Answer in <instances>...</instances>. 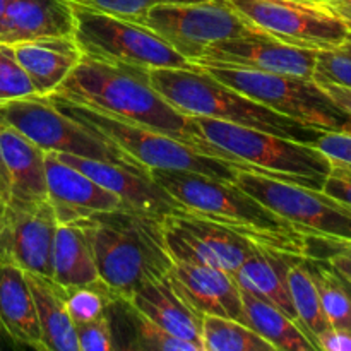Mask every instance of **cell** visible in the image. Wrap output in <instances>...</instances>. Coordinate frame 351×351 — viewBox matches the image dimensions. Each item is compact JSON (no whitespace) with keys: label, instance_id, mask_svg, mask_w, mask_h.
<instances>
[{"label":"cell","instance_id":"9c48e42d","mask_svg":"<svg viewBox=\"0 0 351 351\" xmlns=\"http://www.w3.org/2000/svg\"><path fill=\"white\" fill-rule=\"evenodd\" d=\"M235 184L305 235L351 240V206L326 192L245 170Z\"/></svg>","mask_w":351,"mask_h":351},{"label":"cell","instance_id":"cb8c5ba5","mask_svg":"<svg viewBox=\"0 0 351 351\" xmlns=\"http://www.w3.org/2000/svg\"><path fill=\"white\" fill-rule=\"evenodd\" d=\"M0 329L17 345L45 351L26 273L7 257H0Z\"/></svg>","mask_w":351,"mask_h":351},{"label":"cell","instance_id":"4316f807","mask_svg":"<svg viewBox=\"0 0 351 351\" xmlns=\"http://www.w3.org/2000/svg\"><path fill=\"white\" fill-rule=\"evenodd\" d=\"M51 280L62 288L99 283L91 240L79 223L57 226L51 259Z\"/></svg>","mask_w":351,"mask_h":351},{"label":"cell","instance_id":"f35d334b","mask_svg":"<svg viewBox=\"0 0 351 351\" xmlns=\"http://www.w3.org/2000/svg\"><path fill=\"white\" fill-rule=\"evenodd\" d=\"M332 252H346L351 256V240H331L307 235V256L305 257L324 261Z\"/></svg>","mask_w":351,"mask_h":351},{"label":"cell","instance_id":"5b68a950","mask_svg":"<svg viewBox=\"0 0 351 351\" xmlns=\"http://www.w3.org/2000/svg\"><path fill=\"white\" fill-rule=\"evenodd\" d=\"M146 74L153 88L187 117L223 120L307 144L324 132L254 101L195 64L184 69H149Z\"/></svg>","mask_w":351,"mask_h":351},{"label":"cell","instance_id":"d4e9b609","mask_svg":"<svg viewBox=\"0 0 351 351\" xmlns=\"http://www.w3.org/2000/svg\"><path fill=\"white\" fill-rule=\"evenodd\" d=\"M112 332H120L113 339V350L143 351H197L194 345L175 338L161 329L156 322L141 314L129 300L115 298L106 307Z\"/></svg>","mask_w":351,"mask_h":351},{"label":"cell","instance_id":"836d02e7","mask_svg":"<svg viewBox=\"0 0 351 351\" xmlns=\"http://www.w3.org/2000/svg\"><path fill=\"white\" fill-rule=\"evenodd\" d=\"M71 2L110 14V16L119 17V19L143 24L146 14L154 5L173 2H201V0H71Z\"/></svg>","mask_w":351,"mask_h":351},{"label":"cell","instance_id":"603a6c76","mask_svg":"<svg viewBox=\"0 0 351 351\" xmlns=\"http://www.w3.org/2000/svg\"><path fill=\"white\" fill-rule=\"evenodd\" d=\"M17 62L29 75L38 96H50L79 64L82 51L71 36H47L12 45Z\"/></svg>","mask_w":351,"mask_h":351},{"label":"cell","instance_id":"52a82bcc","mask_svg":"<svg viewBox=\"0 0 351 351\" xmlns=\"http://www.w3.org/2000/svg\"><path fill=\"white\" fill-rule=\"evenodd\" d=\"M223 84L249 96L254 101L314 127L317 130L351 132V115L339 108L324 89L308 79L267 74L249 69L215 64H195Z\"/></svg>","mask_w":351,"mask_h":351},{"label":"cell","instance_id":"ffe728a7","mask_svg":"<svg viewBox=\"0 0 351 351\" xmlns=\"http://www.w3.org/2000/svg\"><path fill=\"white\" fill-rule=\"evenodd\" d=\"M130 304L156 322L161 329L175 338L194 345L197 351L202 350V322L204 314L192 305V302L182 293L173 283L170 273L163 278L143 285L132 297Z\"/></svg>","mask_w":351,"mask_h":351},{"label":"cell","instance_id":"2e32d148","mask_svg":"<svg viewBox=\"0 0 351 351\" xmlns=\"http://www.w3.org/2000/svg\"><path fill=\"white\" fill-rule=\"evenodd\" d=\"M58 158L91 177L101 187L119 195L122 204L127 208L137 209L160 219L187 213V209L173 195L168 194L160 184L154 182L146 168L89 160V158L72 156V154H58Z\"/></svg>","mask_w":351,"mask_h":351},{"label":"cell","instance_id":"3957f363","mask_svg":"<svg viewBox=\"0 0 351 351\" xmlns=\"http://www.w3.org/2000/svg\"><path fill=\"white\" fill-rule=\"evenodd\" d=\"M51 95L160 130L192 146V119L173 108L153 88L143 69L82 55L79 64Z\"/></svg>","mask_w":351,"mask_h":351},{"label":"cell","instance_id":"44dd1931","mask_svg":"<svg viewBox=\"0 0 351 351\" xmlns=\"http://www.w3.org/2000/svg\"><path fill=\"white\" fill-rule=\"evenodd\" d=\"M71 0H9L0 26V45L12 47L47 36L74 34Z\"/></svg>","mask_w":351,"mask_h":351},{"label":"cell","instance_id":"5bb4252c","mask_svg":"<svg viewBox=\"0 0 351 351\" xmlns=\"http://www.w3.org/2000/svg\"><path fill=\"white\" fill-rule=\"evenodd\" d=\"M163 225L165 242L171 257H191L232 276L257 245L226 226L189 213L168 216Z\"/></svg>","mask_w":351,"mask_h":351},{"label":"cell","instance_id":"7bdbcfd3","mask_svg":"<svg viewBox=\"0 0 351 351\" xmlns=\"http://www.w3.org/2000/svg\"><path fill=\"white\" fill-rule=\"evenodd\" d=\"M343 21L351 27V0H345V2H332L328 3Z\"/></svg>","mask_w":351,"mask_h":351},{"label":"cell","instance_id":"277c9868","mask_svg":"<svg viewBox=\"0 0 351 351\" xmlns=\"http://www.w3.org/2000/svg\"><path fill=\"white\" fill-rule=\"evenodd\" d=\"M192 146L239 170L322 191L331 160L315 146L223 120L191 117Z\"/></svg>","mask_w":351,"mask_h":351},{"label":"cell","instance_id":"f546056e","mask_svg":"<svg viewBox=\"0 0 351 351\" xmlns=\"http://www.w3.org/2000/svg\"><path fill=\"white\" fill-rule=\"evenodd\" d=\"M202 350L204 351H276L271 343L252 328L235 319L204 315L202 322Z\"/></svg>","mask_w":351,"mask_h":351},{"label":"cell","instance_id":"1f68e13d","mask_svg":"<svg viewBox=\"0 0 351 351\" xmlns=\"http://www.w3.org/2000/svg\"><path fill=\"white\" fill-rule=\"evenodd\" d=\"M64 298L69 315L75 326L105 314L110 302L115 300L117 297L99 281L89 287L64 288Z\"/></svg>","mask_w":351,"mask_h":351},{"label":"cell","instance_id":"e0dca14e","mask_svg":"<svg viewBox=\"0 0 351 351\" xmlns=\"http://www.w3.org/2000/svg\"><path fill=\"white\" fill-rule=\"evenodd\" d=\"M45 173L47 197L58 225L77 223L123 206L119 195L65 163L57 153H45Z\"/></svg>","mask_w":351,"mask_h":351},{"label":"cell","instance_id":"74e56055","mask_svg":"<svg viewBox=\"0 0 351 351\" xmlns=\"http://www.w3.org/2000/svg\"><path fill=\"white\" fill-rule=\"evenodd\" d=\"M322 192L351 206V167L331 160V171L322 184Z\"/></svg>","mask_w":351,"mask_h":351},{"label":"cell","instance_id":"d6a6232c","mask_svg":"<svg viewBox=\"0 0 351 351\" xmlns=\"http://www.w3.org/2000/svg\"><path fill=\"white\" fill-rule=\"evenodd\" d=\"M38 96L29 75L17 62L12 48L0 45V105Z\"/></svg>","mask_w":351,"mask_h":351},{"label":"cell","instance_id":"c3c4849f","mask_svg":"<svg viewBox=\"0 0 351 351\" xmlns=\"http://www.w3.org/2000/svg\"><path fill=\"white\" fill-rule=\"evenodd\" d=\"M324 3H332V2H345V0H321Z\"/></svg>","mask_w":351,"mask_h":351},{"label":"cell","instance_id":"60d3db41","mask_svg":"<svg viewBox=\"0 0 351 351\" xmlns=\"http://www.w3.org/2000/svg\"><path fill=\"white\" fill-rule=\"evenodd\" d=\"M326 91V95L339 106V108L345 110L346 113L351 115V89L341 88V86L336 84H319Z\"/></svg>","mask_w":351,"mask_h":351},{"label":"cell","instance_id":"7a4b0ae2","mask_svg":"<svg viewBox=\"0 0 351 351\" xmlns=\"http://www.w3.org/2000/svg\"><path fill=\"white\" fill-rule=\"evenodd\" d=\"M149 173L189 215L226 226L257 245L307 256V235L235 182L182 170H149Z\"/></svg>","mask_w":351,"mask_h":351},{"label":"cell","instance_id":"7c38bea8","mask_svg":"<svg viewBox=\"0 0 351 351\" xmlns=\"http://www.w3.org/2000/svg\"><path fill=\"white\" fill-rule=\"evenodd\" d=\"M252 26L285 43L312 50L339 48L351 27L328 3L302 0H226Z\"/></svg>","mask_w":351,"mask_h":351},{"label":"cell","instance_id":"d590c367","mask_svg":"<svg viewBox=\"0 0 351 351\" xmlns=\"http://www.w3.org/2000/svg\"><path fill=\"white\" fill-rule=\"evenodd\" d=\"M79 351H112L113 332L108 314H101L93 321L75 324Z\"/></svg>","mask_w":351,"mask_h":351},{"label":"cell","instance_id":"ee69618b","mask_svg":"<svg viewBox=\"0 0 351 351\" xmlns=\"http://www.w3.org/2000/svg\"><path fill=\"white\" fill-rule=\"evenodd\" d=\"M7 204H9V187H7L5 175H3L2 165H0V206L5 209Z\"/></svg>","mask_w":351,"mask_h":351},{"label":"cell","instance_id":"6da1fadb","mask_svg":"<svg viewBox=\"0 0 351 351\" xmlns=\"http://www.w3.org/2000/svg\"><path fill=\"white\" fill-rule=\"evenodd\" d=\"M88 233L99 281L129 300L143 285L170 273L163 219L120 206L77 221Z\"/></svg>","mask_w":351,"mask_h":351},{"label":"cell","instance_id":"8fae6325","mask_svg":"<svg viewBox=\"0 0 351 351\" xmlns=\"http://www.w3.org/2000/svg\"><path fill=\"white\" fill-rule=\"evenodd\" d=\"M143 24L191 64L218 41L261 31L226 0L160 3L149 9Z\"/></svg>","mask_w":351,"mask_h":351},{"label":"cell","instance_id":"b9f144b4","mask_svg":"<svg viewBox=\"0 0 351 351\" xmlns=\"http://www.w3.org/2000/svg\"><path fill=\"white\" fill-rule=\"evenodd\" d=\"M326 263L336 271L341 278L348 280L351 283V256L346 252H332L331 256L326 257Z\"/></svg>","mask_w":351,"mask_h":351},{"label":"cell","instance_id":"484cf974","mask_svg":"<svg viewBox=\"0 0 351 351\" xmlns=\"http://www.w3.org/2000/svg\"><path fill=\"white\" fill-rule=\"evenodd\" d=\"M45 351H79L75 326L65 307L64 288L51 278L26 273Z\"/></svg>","mask_w":351,"mask_h":351},{"label":"cell","instance_id":"7dc6e473","mask_svg":"<svg viewBox=\"0 0 351 351\" xmlns=\"http://www.w3.org/2000/svg\"><path fill=\"white\" fill-rule=\"evenodd\" d=\"M339 278H341V276H339ZM341 281H343V285H345L346 290H348V293H350V297H351V283H350L348 280H345V278H341Z\"/></svg>","mask_w":351,"mask_h":351},{"label":"cell","instance_id":"7402d4cb","mask_svg":"<svg viewBox=\"0 0 351 351\" xmlns=\"http://www.w3.org/2000/svg\"><path fill=\"white\" fill-rule=\"evenodd\" d=\"M298 259L302 257L295 254L256 245L254 252L233 273V280L240 290L269 302L298 324L288 291V269Z\"/></svg>","mask_w":351,"mask_h":351},{"label":"cell","instance_id":"ac0fdd59","mask_svg":"<svg viewBox=\"0 0 351 351\" xmlns=\"http://www.w3.org/2000/svg\"><path fill=\"white\" fill-rule=\"evenodd\" d=\"M170 278L204 315L235 319L247 326L242 290L232 274L191 257H171Z\"/></svg>","mask_w":351,"mask_h":351},{"label":"cell","instance_id":"8d00e7d4","mask_svg":"<svg viewBox=\"0 0 351 351\" xmlns=\"http://www.w3.org/2000/svg\"><path fill=\"white\" fill-rule=\"evenodd\" d=\"M324 156L332 161L351 167V132H338V130H324L312 143Z\"/></svg>","mask_w":351,"mask_h":351},{"label":"cell","instance_id":"e575fe53","mask_svg":"<svg viewBox=\"0 0 351 351\" xmlns=\"http://www.w3.org/2000/svg\"><path fill=\"white\" fill-rule=\"evenodd\" d=\"M312 81L315 84H336L351 89V57L339 48L319 50Z\"/></svg>","mask_w":351,"mask_h":351},{"label":"cell","instance_id":"4fadbf2b","mask_svg":"<svg viewBox=\"0 0 351 351\" xmlns=\"http://www.w3.org/2000/svg\"><path fill=\"white\" fill-rule=\"evenodd\" d=\"M317 53L319 50L285 43L271 34L256 31L211 45L194 64L226 65L312 81Z\"/></svg>","mask_w":351,"mask_h":351},{"label":"cell","instance_id":"f1b7e54d","mask_svg":"<svg viewBox=\"0 0 351 351\" xmlns=\"http://www.w3.org/2000/svg\"><path fill=\"white\" fill-rule=\"evenodd\" d=\"M288 291H290L291 304H293L295 314H297L298 326L314 343V339L331 326L322 312L317 287H315V281L312 278L305 257L291 264V267L288 269Z\"/></svg>","mask_w":351,"mask_h":351},{"label":"cell","instance_id":"8992f818","mask_svg":"<svg viewBox=\"0 0 351 351\" xmlns=\"http://www.w3.org/2000/svg\"><path fill=\"white\" fill-rule=\"evenodd\" d=\"M48 98L64 115L71 117L91 132L110 141L113 146L119 147L123 154L146 170L195 171L208 177L235 182L239 168L218 158L208 156L191 144L178 141L177 137L129 120L106 115L77 103H71L58 96L50 95Z\"/></svg>","mask_w":351,"mask_h":351},{"label":"cell","instance_id":"bcb514c9","mask_svg":"<svg viewBox=\"0 0 351 351\" xmlns=\"http://www.w3.org/2000/svg\"><path fill=\"white\" fill-rule=\"evenodd\" d=\"M9 0H0V26H2V19H3V14H5V7Z\"/></svg>","mask_w":351,"mask_h":351},{"label":"cell","instance_id":"d6986e66","mask_svg":"<svg viewBox=\"0 0 351 351\" xmlns=\"http://www.w3.org/2000/svg\"><path fill=\"white\" fill-rule=\"evenodd\" d=\"M0 165L9 187L7 208H29L47 201L45 151L0 119Z\"/></svg>","mask_w":351,"mask_h":351},{"label":"cell","instance_id":"ab89813d","mask_svg":"<svg viewBox=\"0 0 351 351\" xmlns=\"http://www.w3.org/2000/svg\"><path fill=\"white\" fill-rule=\"evenodd\" d=\"M315 348L322 351H351V331L328 328L314 339Z\"/></svg>","mask_w":351,"mask_h":351},{"label":"cell","instance_id":"4dcf8cb0","mask_svg":"<svg viewBox=\"0 0 351 351\" xmlns=\"http://www.w3.org/2000/svg\"><path fill=\"white\" fill-rule=\"evenodd\" d=\"M317 287L322 312L331 328L351 331V297L339 274L326 261L305 257Z\"/></svg>","mask_w":351,"mask_h":351},{"label":"cell","instance_id":"ba28073f","mask_svg":"<svg viewBox=\"0 0 351 351\" xmlns=\"http://www.w3.org/2000/svg\"><path fill=\"white\" fill-rule=\"evenodd\" d=\"M72 7L74 40L84 57L143 71L192 65L144 24L119 19L77 3H72Z\"/></svg>","mask_w":351,"mask_h":351},{"label":"cell","instance_id":"9a60e30c","mask_svg":"<svg viewBox=\"0 0 351 351\" xmlns=\"http://www.w3.org/2000/svg\"><path fill=\"white\" fill-rule=\"evenodd\" d=\"M57 226L48 199L29 208H5L0 223V257L16 263L24 273L51 278Z\"/></svg>","mask_w":351,"mask_h":351},{"label":"cell","instance_id":"f6af8a7d","mask_svg":"<svg viewBox=\"0 0 351 351\" xmlns=\"http://www.w3.org/2000/svg\"><path fill=\"white\" fill-rule=\"evenodd\" d=\"M339 50L345 51L346 55H350V57H351V33L348 34V38H346V40L343 41V45H341V47H339Z\"/></svg>","mask_w":351,"mask_h":351},{"label":"cell","instance_id":"f907efd6","mask_svg":"<svg viewBox=\"0 0 351 351\" xmlns=\"http://www.w3.org/2000/svg\"><path fill=\"white\" fill-rule=\"evenodd\" d=\"M302 2H321V0H302Z\"/></svg>","mask_w":351,"mask_h":351},{"label":"cell","instance_id":"681fc988","mask_svg":"<svg viewBox=\"0 0 351 351\" xmlns=\"http://www.w3.org/2000/svg\"><path fill=\"white\" fill-rule=\"evenodd\" d=\"M2 215H3V208L0 206V223H2Z\"/></svg>","mask_w":351,"mask_h":351},{"label":"cell","instance_id":"83f0119b","mask_svg":"<svg viewBox=\"0 0 351 351\" xmlns=\"http://www.w3.org/2000/svg\"><path fill=\"white\" fill-rule=\"evenodd\" d=\"M247 326L263 336L276 351H315L300 326L269 302L242 290Z\"/></svg>","mask_w":351,"mask_h":351},{"label":"cell","instance_id":"30bf717a","mask_svg":"<svg viewBox=\"0 0 351 351\" xmlns=\"http://www.w3.org/2000/svg\"><path fill=\"white\" fill-rule=\"evenodd\" d=\"M0 119L19 130L45 153L72 154L89 160L141 167L110 141L64 115L48 96H31L0 105Z\"/></svg>","mask_w":351,"mask_h":351}]
</instances>
